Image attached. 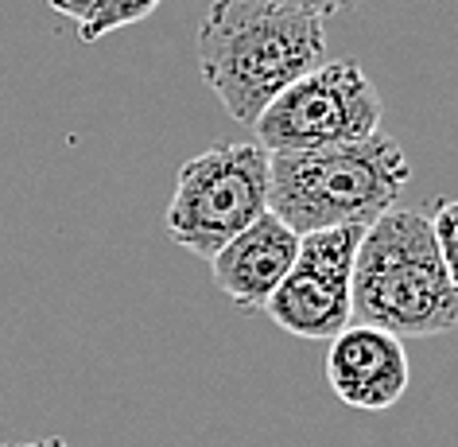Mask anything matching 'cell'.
I'll use <instances>...</instances> for the list:
<instances>
[{
  "instance_id": "cell-1",
  "label": "cell",
  "mask_w": 458,
  "mask_h": 447,
  "mask_svg": "<svg viewBox=\"0 0 458 447\" xmlns=\"http://www.w3.org/2000/svg\"><path fill=\"white\" fill-rule=\"evenodd\" d=\"M194 51L202 82L222 109L253 129L280 90L323 63L327 28L276 0H214L199 24Z\"/></svg>"
},
{
  "instance_id": "cell-2",
  "label": "cell",
  "mask_w": 458,
  "mask_h": 447,
  "mask_svg": "<svg viewBox=\"0 0 458 447\" xmlns=\"http://www.w3.org/2000/svg\"><path fill=\"white\" fill-rule=\"evenodd\" d=\"M353 323L396 339H435L458 327V292L446 280L431 218L393 206L361 234L350 277Z\"/></svg>"
},
{
  "instance_id": "cell-3",
  "label": "cell",
  "mask_w": 458,
  "mask_h": 447,
  "mask_svg": "<svg viewBox=\"0 0 458 447\" xmlns=\"http://www.w3.org/2000/svg\"><path fill=\"white\" fill-rule=\"evenodd\" d=\"M408 179L404 148L381 129L365 141L268 152V211L295 234L369 226L400 202Z\"/></svg>"
},
{
  "instance_id": "cell-4",
  "label": "cell",
  "mask_w": 458,
  "mask_h": 447,
  "mask_svg": "<svg viewBox=\"0 0 458 447\" xmlns=\"http://www.w3.org/2000/svg\"><path fill=\"white\" fill-rule=\"evenodd\" d=\"M268 211V152L253 144H214L175 176L164 230L179 249L210 261Z\"/></svg>"
},
{
  "instance_id": "cell-5",
  "label": "cell",
  "mask_w": 458,
  "mask_h": 447,
  "mask_svg": "<svg viewBox=\"0 0 458 447\" xmlns=\"http://www.w3.org/2000/svg\"><path fill=\"white\" fill-rule=\"evenodd\" d=\"M381 94L358 63H318L257 117V144L265 152H303L365 141L381 129Z\"/></svg>"
},
{
  "instance_id": "cell-6",
  "label": "cell",
  "mask_w": 458,
  "mask_h": 447,
  "mask_svg": "<svg viewBox=\"0 0 458 447\" xmlns=\"http://www.w3.org/2000/svg\"><path fill=\"white\" fill-rule=\"evenodd\" d=\"M361 234L365 226H330V230L300 234L288 277L265 304L272 323L295 339L315 342H330L338 331H346L353 323L350 277Z\"/></svg>"
},
{
  "instance_id": "cell-7",
  "label": "cell",
  "mask_w": 458,
  "mask_h": 447,
  "mask_svg": "<svg viewBox=\"0 0 458 447\" xmlns=\"http://www.w3.org/2000/svg\"><path fill=\"white\" fill-rule=\"evenodd\" d=\"M323 374H327L330 393L342 405L385 412L408 393L411 362H408L404 339L388 335L381 327L350 323L346 331H338L330 339Z\"/></svg>"
},
{
  "instance_id": "cell-8",
  "label": "cell",
  "mask_w": 458,
  "mask_h": 447,
  "mask_svg": "<svg viewBox=\"0 0 458 447\" xmlns=\"http://www.w3.org/2000/svg\"><path fill=\"white\" fill-rule=\"evenodd\" d=\"M295 249H300V234L284 226L272 211H265L210 257L217 292L245 312H265L272 292L288 277Z\"/></svg>"
},
{
  "instance_id": "cell-9",
  "label": "cell",
  "mask_w": 458,
  "mask_h": 447,
  "mask_svg": "<svg viewBox=\"0 0 458 447\" xmlns=\"http://www.w3.org/2000/svg\"><path fill=\"white\" fill-rule=\"evenodd\" d=\"M159 4H164V0H94L89 16L78 24V36H82V43H98L117 28L140 24V20L152 16Z\"/></svg>"
},
{
  "instance_id": "cell-10",
  "label": "cell",
  "mask_w": 458,
  "mask_h": 447,
  "mask_svg": "<svg viewBox=\"0 0 458 447\" xmlns=\"http://www.w3.org/2000/svg\"><path fill=\"white\" fill-rule=\"evenodd\" d=\"M431 230H435V245H439L446 280H451V288L458 292V199H446L435 206Z\"/></svg>"
},
{
  "instance_id": "cell-11",
  "label": "cell",
  "mask_w": 458,
  "mask_h": 447,
  "mask_svg": "<svg viewBox=\"0 0 458 447\" xmlns=\"http://www.w3.org/2000/svg\"><path fill=\"white\" fill-rule=\"evenodd\" d=\"M276 4L295 8V13H307V16H315V20H327V16L342 13V8L358 4V0H276Z\"/></svg>"
},
{
  "instance_id": "cell-12",
  "label": "cell",
  "mask_w": 458,
  "mask_h": 447,
  "mask_svg": "<svg viewBox=\"0 0 458 447\" xmlns=\"http://www.w3.org/2000/svg\"><path fill=\"white\" fill-rule=\"evenodd\" d=\"M51 13H59L63 20H74V24H82L89 16V8H94V0H47Z\"/></svg>"
},
{
  "instance_id": "cell-13",
  "label": "cell",
  "mask_w": 458,
  "mask_h": 447,
  "mask_svg": "<svg viewBox=\"0 0 458 447\" xmlns=\"http://www.w3.org/2000/svg\"><path fill=\"white\" fill-rule=\"evenodd\" d=\"M28 447H71L66 440H36V443H28Z\"/></svg>"
},
{
  "instance_id": "cell-14",
  "label": "cell",
  "mask_w": 458,
  "mask_h": 447,
  "mask_svg": "<svg viewBox=\"0 0 458 447\" xmlns=\"http://www.w3.org/2000/svg\"><path fill=\"white\" fill-rule=\"evenodd\" d=\"M8 447H28V443H8Z\"/></svg>"
}]
</instances>
